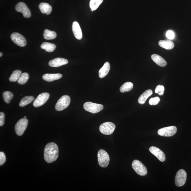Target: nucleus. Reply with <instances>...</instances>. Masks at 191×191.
Instances as JSON below:
<instances>
[{"instance_id": "6ab92c4d", "label": "nucleus", "mask_w": 191, "mask_h": 191, "mask_svg": "<svg viewBox=\"0 0 191 191\" xmlns=\"http://www.w3.org/2000/svg\"><path fill=\"white\" fill-rule=\"evenodd\" d=\"M39 8L43 14H46L47 15L50 14L52 12V7L48 3H40Z\"/></svg>"}, {"instance_id": "2eb2a0df", "label": "nucleus", "mask_w": 191, "mask_h": 191, "mask_svg": "<svg viewBox=\"0 0 191 191\" xmlns=\"http://www.w3.org/2000/svg\"><path fill=\"white\" fill-rule=\"evenodd\" d=\"M72 30L76 39L81 40L83 37L81 27L78 22L74 21L72 24Z\"/></svg>"}, {"instance_id": "9d476101", "label": "nucleus", "mask_w": 191, "mask_h": 191, "mask_svg": "<svg viewBox=\"0 0 191 191\" xmlns=\"http://www.w3.org/2000/svg\"><path fill=\"white\" fill-rule=\"evenodd\" d=\"M177 128L176 126H171L163 128L159 130L158 134L159 135L164 137H171L176 134Z\"/></svg>"}, {"instance_id": "a878e982", "label": "nucleus", "mask_w": 191, "mask_h": 191, "mask_svg": "<svg viewBox=\"0 0 191 191\" xmlns=\"http://www.w3.org/2000/svg\"><path fill=\"white\" fill-rule=\"evenodd\" d=\"M21 74L22 72L21 70H15L13 72L12 74L10 77L9 81L11 82L17 81Z\"/></svg>"}, {"instance_id": "20e7f679", "label": "nucleus", "mask_w": 191, "mask_h": 191, "mask_svg": "<svg viewBox=\"0 0 191 191\" xmlns=\"http://www.w3.org/2000/svg\"><path fill=\"white\" fill-rule=\"evenodd\" d=\"M132 166L133 169L139 175L144 176L147 174V170L146 168L139 160H134L132 162Z\"/></svg>"}, {"instance_id": "bb28decb", "label": "nucleus", "mask_w": 191, "mask_h": 191, "mask_svg": "<svg viewBox=\"0 0 191 191\" xmlns=\"http://www.w3.org/2000/svg\"><path fill=\"white\" fill-rule=\"evenodd\" d=\"M3 97L4 102L8 104L10 102L11 100L13 97V94L9 91H5L3 94Z\"/></svg>"}, {"instance_id": "cd10ccee", "label": "nucleus", "mask_w": 191, "mask_h": 191, "mask_svg": "<svg viewBox=\"0 0 191 191\" xmlns=\"http://www.w3.org/2000/svg\"><path fill=\"white\" fill-rule=\"evenodd\" d=\"M103 0H91L90 2V6L91 9L95 10L101 4Z\"/></svg>"}, {"instance_id": "4be33fe9", "label": "nucleus", "mask_w": 191, "mask_h": 191, "mask_svg": "<svg viewBox=\"0 0 191 191\" xmlns=\"http://www.w3.org/2000/svg\"><path fill=\"white\" fill-rule=\"evenodd\" d=\"M41 47L46 52H52L55 49L56 46L55 45L52 43L44 42L41 44Z\"/></svg>"}, {"instance_id": "1a4fd4ad", "label": "nucleus", "mask_w": 191, "mask_h": 191, "mask_svg": "<svg viewBox=\"0 0 191 191\" xmlns=\"http://www.w3.org/2000/svg\"><path fill=\"white\" fill-rule=\"evenodd\" d=\"M11 38L13 42L20 47H24L26 45V39L23 36L18 33H13L11 35Z\"/></svg>"}, {"instance_id": "39448f33", "label": "nucleus", "mask_w": 191, "mask_h": 191, "mask_svg": "<svg viewBox=\"0 0 191 191\" xmlns=\"http://www.w3.org/2000/svg\"><path fill=\"white\" fill-rule=\"evenodd\" d=\"M187 174L185 170L181 169L177 173L175 178V183L177 186L182 187L185 184L187 180Z\"/></svg>"}, {"instance_id": "6e6552de", "label": "nucleus", "mask_w": 191, "mask_h": 191, "mask_svg": "<svg viewBox=\"0 0 191 191\" xmlns=\"http://www.w3.org/2000/svg\"><path fill=\"white\" fill-rule=\"evenodd\" d=\"M115 128V125L112 122L103 123L99 127V131L102 134L105 135H110L113 134Z\"/></svg>"}, {"instance_id": "72a5a7b5", "label": "nucleus", "mask_w": 191, "mask_h": 191, "mask_svg": "<svg viewBox=\"0 0 191 191\" xmlns=\"http://www.w3.org/2000/svg\"><path fill=\"white\" fill-rule=\"evenodd\" d=\"M5 115L3 112L0 113V126H2L4 123Z\"/></svg>"}, {"instance_id": "dca6fc26", "label": "nucleus", "mask_w": 191, "mask_h": 191, "mask_svg": "<svg viewBox=\"0 0 191 191\" xmlns=\"http://www.w3.org/2000/svg\"><path fill=\"white\" fill-rule=\"evenodd\" d=\"M62 77V74L59 73L46 74L43 75L42 78L45 81L51 82L60 79Z\"/></svg>"}, {"instance_id": "5701e85b", "label": "nucleus", "mask_w": 191, "mask_h": 191, "mask_svg": "<svg viewBox=\"0 0 191 191\" xmlns=\"http://www.w3.org/2000/svg\"><path fill=\"white\" fill-rule=\"evenodd\" d=\"M34 99V98L32 96H26L23 98L19 103L21 107H24L32 102Z\"/></svg>"}, {"instance_id": "b1692460", "label": "nucleus", "mask_w": 191, "mask_h": 191, "mask_svg": "<svg viewBox=\"0 0 191 191\" xmlns=\"http://www.w3.org/2000/svg\"><path fill=\"white\" fill-rule=\"evenodd\" d=\"M57 33L54 31L46 29L44 30L43 36L45 39L52 40L55 39L57 37Z\"/></svg>"}, {"instance_id": "c85d7f7f", "label": "nucleus", "mask_w": 191, "mask_h": 191, "mask_svg": "<svg viewBox=\"0 0 191 191\" xmlns=\"http://www.w3.org/2000/svg\"><path fill=\"white\" fill-rule=\"evenodd\" d=\"M29 78V76L28 73H22L21 75L19 78L17 82L19 84L21 85H23L25 84L28 81V80Z\"/></svg>"}, {"instance_id": "f257e3e1", "label": "nucleus", "mask_w": 191, "mask_h": 191, "mask_svg": "<svg viewBox=\"0 0 191 191\" xmlns=\"http://www.w3.org/2000/svg\"><path fill=\"white\" fill-rule=\"evenodd\" d=\"M59 151L58 147L54 143H49L46 144L44 151L45 161L48 163L56 161L58 158Z\"/></svg>"}, {"instance_id": "a211bd4d", "label": "nucleus", "mask_w": 191, "mask_h": 191, "mask_svg": "<svg viewBox=\"0 0 191 191\" xmlns=\"http://www.w3.org/2000/svg\"><path fill=\"white\" fill-rule=\"evenodd\" d=\"M110 70V65L108 62H106L99 71V76L101 78H103L108 74Z\"/></svg>"}, {"instance_id": "aec40b11", "label": "nucleus", "mask_w": 191, "mask_h": 191, "mask_svg": "<svg viewBox=\"0 0 191 191\" xmlns=\"http://www.w3.org/2000/svg\"><path fill=\"white\" fill-rule=\"evenodd\" d=\"M152 94V91L151 90L148 89L145 91L141 94L138 99V102L141 105H143L145 103L146 101L148 98Z\"/></svg>"}, {"instance_id": "393cba45", "label": "nucleus", "mask_w": 191, "mask_h": 191, "mask_svg": "<svg viewBox=\"0 0 191 191\" xmlns=\"http://www.w3.org/2000/svg\"><path fill=\"white\" fill-rule=\"evenodd\" d=\"M134 86L133 83L130 82H127L123 84L120 88V92L124 93L128 92L132 89Z\"/></svg>"}, {"instance_id": "4468645a", "label": "nucleus", "mask_w": 191, "mask_h": 191, "mask_svg": "<svg viewBox=\"0 0 191 191\" xmlns=\"http://www.w3.org/2000/svg\"><path fill=\"white\" fill-rule=\"evenodd\" d=\"M68 63V61L67 59L62 58H57L50 61L49 65L51 67H57L66 65Z\"/></svg>"}, {"instance_id": "2f4dec72", "label": "nucleus", "mask_w": 191, "mask_h": 191, "mask_svg": "<svg viewBox=\"0 0 191 191\" xmlns=\"http://www.w3.org/2000/svg\"><path fill=\"white\" fill-rule=\"evenodd\" d=\"M6 157L4 153L3 152H0V165L1 166L4 164L6 161Z\"/></svg>"}, {"instance_id": "0eeeda50", "label": "nucleus", "mask_w": 191, "mask_h": 191, "mask_svg": "<svg viewBox=\"0 0 191 191\" xmlns=\"http://www.w3.org/2000/svg\"><path fill=\"white\" fill-rule=\"evenodd\" d=\"M28 120L26 118L19 120L15 126V131L17 135L21 136L23 134L28 126Z\"/></svg>"}, {"instance_id": "7c9ffc66", "label": "nucleus", "mask_w": 191, "mask_h": 191, "mask_svg": "<svg viewBox=\"0 0 191 191\" xmlns=\"http://www.w3.org/2000/svg\"><path fill=\"white\" fill-rule=\"evenodd\" d=\"M160 101V99L158 97L152 98L149 101V104L150 105H156Z\"/></svg>"}, {"instance_id": "423d86ee", "label": "nucleus", "mask_w": 191, "mask_h": 191, "mask_svg": "<svg viewBox=\"0 0 191 191\" xmlns=\"http://www.w3.org/2000/svg\"><path fill=\"white\" fill-rule=\"evenodd\" d=\"M70 97L68 96H62L56 104V110L58 111H60L65 110L70 105Z\"/></svg>"}, {"instance_id": "412c9836", "label": "nucleus", "mask_w": 191, "mask_h": 191, "mask_svg": "<svg viewBox=\"0 0 191 191\" xmlns=\"http://www.w3.org/2000/svg\"><path fill=\"white\" fill-rule=\"evenodd\" d=\"M159 44L161 47L167 50H171L174 48V43L170 40H161Z\"/></svg>"}, {"instance_id": "9b49d317", "label": "nucleus", "mask_w": 191, "mask_h": 191, "mask_svg": "<svg viewBox=\"0 0 191 191\" xmlns=\"http://www.w3.org/2000/svg\"><path fill=\"white\" fill-rule=\"evenodd\" d=\"M50 97V94L47 92H43L38 95L33 102L35 107H38L43 105L47 102Z\"/></svg>"}, {"instance_id": "f8f14e48", "label": "nucleus", "mask_w": 191, "mask_h": 191, "mask_svg": "<svg viewBox=\"0 0 191 191\" xmlns=\"http://www.w3.org/2000/svg\"><path fill=\"white\" fill-rule=\"evenodd\" d=\"M15 9L17 12L22 13L23 17L25 18H28L31 17L30 9L26 4L23 2L19 3L16 6Z\"/></svg>"}, {"instance_id": "473e14b6", "label": "nucleus", "mask_w": 191, "mask_h": 191, "mask_svg": "<svg viewBox=\"0 0 191 191\" xmlns=\"http://www.w3.org/2000/svg\"><path fill=\"white\" fill-rule=\"evenodd\" d=\"M166 36L168 39L172 40L174 39V33L172 30H168L166 33Z\"/></svg>"}, {"instance_id": "f704fd0d", "label": "nucleus", "mask_w": 191, "mask_h": 191, "mask_svg": "<svg viewBox=\"0 0 191 191\" xmlns=\"http://www.w3.org/2000/svg\"><path fill=\"white\" fill-rule=\"evenodd\" d=\"M3 55L2 53L1 52H0V57H2Z\"/></svg>"}, {"instance_id": "c756f323", "label": "nucleus", "mask_w": 191, "mask_h": 191, "mask_svg": "<svg viewBox=\"0 0 191 191\" xmlns=\"http://www.w3.org/2000/svg\"><path fill=\"white\" fill-rule=\"evenodd\" d=\"M165 90L164 87L162 85H158L155 89V92L160 96L163 95Z\"/></svg>"}, {"instance_id": "ddd939ff", "label": "nucleus", "mask_w": 191, "mask_h": 191, "mask_svg": "<svg viewBox=\"0 0 191 191\" xmlns=\"http://www.w3.org/2000/svg\"><path fill=\"white\" fill-rule=\"evenodd\" d=\"M149 151L160 161L163 162L166 159V156L164 152L158 148L153 146L150 147L149 148Z\"/></svg>"}, {"instance_id": "f3484780", "label": "nucleus", "mask_w": 191, "mask_h": 191, "mask_svg": "<svg viewBox=\"0 0 191 191\" xmlns=\"http://www.w3.org/2000/svg\"><path fill=\"white\" fill-rule=\"evenodd\" d=\"M152 61L160 66L163 67L167 65V62L164 59L157 54H153L151 56Z\"/></svg>"}, {"instance_id": "c9c22d12", "label": "nucleus", "mask_w": 191, "mask_h": 191, "mask_svg": "<svg viewBox=\"0 0 191 191\" xmlns=\"http://www.w3.org/2000/svg\"><path fill=\"white\" fill-rule=\"evenodd\" d=\"M24 118H26V116H25L24 117Z\"/></svg>"}, {"instance_id": "f03ea898", "label": "nucleus", "mask_w": 191, "mask_h": 191, "mask_svg": "<svg viewBox=\"0 0 191 191\" xmlns=\"http://www.w3.org/2000/svg\"><path fill=\"white\" fill-rule=\"evenodd\" d=\"M98 160L101 167H107L110 161V156L105 150L100 149L98 152Z\"/></svg>"}, {"instance_id": "7ed1b4c3", "label": "nucleus", "mask_w": 191, "mask_h": 191, "mask_svg": "<svg viewBox=\"0 0 191 191\" xmlns=\"http://www.w3.org/2000/svg\"><path fill=\"white\" fill-rule=\"evenodd\" d=\"M84 108L87 111L95 114L101 111L103 109V106L101 104L89 102L85 103Z\"/></svg>"}]
</instances>
